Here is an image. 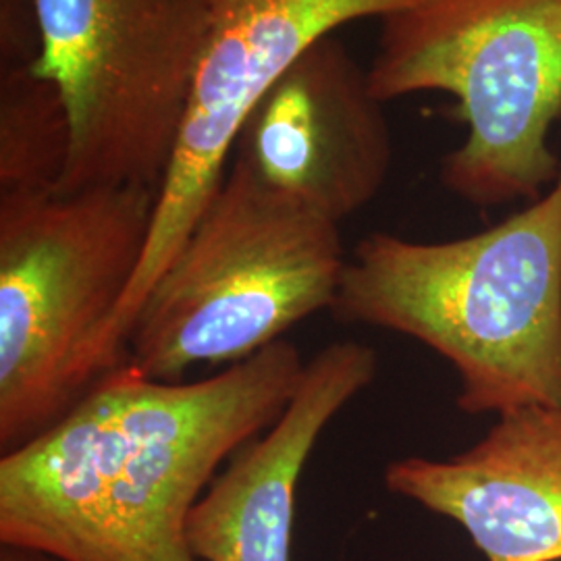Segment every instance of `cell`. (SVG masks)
<instances>
[{
    "instance_id": "8fae6325",
    "label": "cell",
    "mask_w": 561,
    "mask_h": 561,
    "mask_svg": "<svg viewBox=\"0 0 561 561\" xmlns=\"http://www.w3.org/2000/svg\"><path fill=\"white\" fill-rule=\"evenodd\" d=\"M71 117L57 81L32 67L0 71V192L57 190Z\"/></svg>"
},
{
    "instance_id": "9c48e42d",
    "label": "cell",
    "mask_w": 561,
    "mask_h": 561,
    "mask_svg": "<svg viewBox=\"0 0 561 561\" xmlns=\"http://www.w3.org/2000/svg\"><path fill=\"white\" fill-rule=\"evenodd\" d=\"M379 375V354L335 341L306 362L279 419L210 482L187 522L198 561H291L296 500L304 468L327 426Z\"/></svg>"
},
{
    "instance_id": "4fadbf2b",
    "label": "cell",
    "mask_w": 561,
    "mask_h": 561,
    "mask_svg": "<svg viewBox=\"0 0 561 561\" xmlns=\"http://www.w3.org/2000/svg\"><path fill=\"white\" fill-rule=\"evenodd\" d=\"M0 561H57L48 556H42L36 551H30V549H21V547H9V545H2V551H0Z\"/></svg>"
},
{
    "instance_id": "6da1fadb",
    "label": "cell",
    "mask_w": 561,
    "mask_h": 561,
    "mask_svg": "<svg viewBox=\"0 0 561 561\" xmlns=\"http://www.w3.org/2000/svg\"><path fill=\"white\" fill-rule=\"evenodd\" d=\"M291 341L201 381L121 362L60 421L0 458V542L57 561H198L192 510L294 398Z\"/></svg>"
},
{
    "instance_id": "7a4b0ae2",
    "label": "cell",
    "mask_w": 561,
    "mask_h": 561,
    "mask_svg": "<svg viewBox=\"0 0 561 561\" xmlns=\"http://www.w3.org/2000/svg\"><path fill=\"white\" fill-rule=\"evenodd\" d=\"M331 312L449 362L466 414L561 408V173L539 201L460 240L366 236Z\"/></svg>"
},
{
    "instance_id": "52a82bcc",
    "label": "cell",
    "mask_w": 561,
    "mask_h": 561,
    "mask_svg": "<svg viewBox=\"0 0 561 561\" xmlns=\"http://www.w3.org/2000/svg\"><path fill=\"white\" fill-rule=\"evenodd\" d=\"M416 2L421 0H208L201 69L159 187L140 268L104 337L108 358L123 354L141 304L219 192L245 121L275 81L341 25L385 20Z\"/></svg>"
},
{
    "instance_id": "7c38bea8",
    "label": "cell",
    "mask_w": 561,
    "mask_h": 561,
    "mask_svg": "<svg viewBox=\"0 0 561 561\" xmlns=\"http://www.w3.org/2000/svg\"><path fill=\"white\" fill-rule=\"evenodd\" d=\"M38 0H0V71L41 59Z\"/></svg>"
},
{
    "instance_id": "5b68a950",
    "label": "cell",
    "mask_w": 561,
    "mask_h": 561,
    "mask_svg": "<svg viewBox=\"0 0 561 561\" xmlns=\"http://www.w3.org/2000/svg\"><path fill=\"white\" fill-rule=\"evenodd\" d=\"M385 104L445 92L468 138L442 161L445 190L474 206L539 201L561 173V0H421L382 20L368 67Z\"/></svg>"
},
{
    "instance_id": "277c9868",
    "label": "cell",
    "mask_w": 561,
    "mask_h": 561,
    "mask_svg": "<svg viewBox=\"0 0 561 561\" xmlns=\"http://www.w3.org/2000/svg\"><path fill=\"white\" fill-rule=\"evenodd\" d=\"M341 225L268 187L236 154L201 221L141 304L123 362L157 381L231 366L331 310Z\"/></svg>"
},
{
    "instance_id": "3957f363",
    "label": "cell",
    "mask_w": 561,
    "mask_h": 561,
    "mask_svg": "<svg viewBox=\"0 0 561 561\" xmlns=\"http://www.w3.org/2000/svg\"><path fill=\"white\" fill-rule=\"evenodd\" d=\"M159 187L0 192V451L60 421L104 375Z\"/></svg>"
},
{
    "instance_id": "8992f818",
    "label": "cell",
    "mask_w": 561,
    "mask_h": 561,
    "mask_svg": "<svg viewBox=\"0 0 561 561\" xmlns=\"http://www.w3.org/2000/svg\"><path fill=\"white\" fill-rule=\"evenodd\" d=\"M42 76L71 117L60 192L161 187L201 69L208 0H38Z\"/></svg>"
},
{
    "instance_id": "ba28073f",
    "label": "cell",
    "mask_w": 561,
    "mask_h": 561,
    "mask_svg": "<svg viewBox=\"0 0 561 561\" xmlns=\"http://www.w3.org/2000/svg\"><path fill=\"white\" fill-rule=\"evenodd\" d=\"M236 154L268 187L341 225L379 196L393 138L368 69L327 36L254 106Z\"/></svg>"
},
{
    "instance_id": "30bf717a",
    "label": "cell",
    "mask_w": 561,
    "mask_h": 561,
    "mask_svg": "<svg viewBox=\"0 0 561 561\" xmlns=\"http://www.w3.org/2000/svg\"><path fill=\"white\" fill-rule=\"evenodd\" d=\"M385 486L460 524L486 561H561V408H524L460 454L410 456Z\"/></svg>"
}]
</instances>
